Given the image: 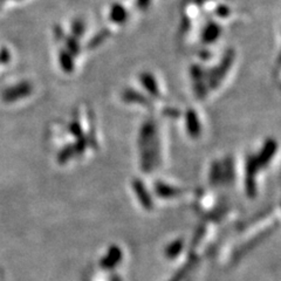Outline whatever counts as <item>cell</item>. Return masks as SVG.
<instances>
[{
  "label": "cell",
  "mask_w": 281,
  "mask_h": 281,
  "mask_svg": "<svg viewBox=\"0 0 281 281\" xmlns=\"http://www.w3.org/2000/svg\"><path fill=\"white\" fill-rule=\"evenodd\" d=\"M53 33H54V38L57 41H64L65 36H66V33L64 31V28H62L61 25H55L54 28H53Z\"/></svg>",
  "instance_id": "cell-12"
},
{
  "label": "cell",
  "mask_w": 281,
  "mask_h": 281,
  "mask_svg": "<svg viewBox=\"0 0 281 281\" xmlns=\"http://www.w3.org/2000/svg\"><path fill=\"white\" fill-rule=\"evenodd\" d=\"M199 57H201L203 60H210L211 59V53L209 50H203L201 51V53H199Z\"/></svg>",
  "instance_id": "cell-15"
},
{
  "label": "cell",
  "mask_w": 281,
  "mask_h": 281,
  "mask_svg": "<svg viewBox=\"0 0 281 281\" xmlns=\"http://www.w3.org/2000/svg\"><path fill=\"white\" fill-rule=\"evenodd\" d=\"M59 64H60V67L65 73H72L74 68H75L74 57L65 48L59 52Z\"/></svg>",
  "instance_id": "cell-7"
},
{
  "label": "cell",
  "mask_w": 281,
  "mask_h": 281,
  "mask_svg": "<svg viewBox=\"0 0 281 281\" xmlns=\"http://www.w3.org/2000/svg\"><path fill=\"white\" fill-rule=\"evenodd\" d=\"M129 13L120 3H114L109 9V20L116 25H123L128 21Z\"/></svg>",
  "instance_id": "cell-4"
},
{
  "label": "cell",
  "mask_w": 281,
  "mask_h": 281,
  "mask_svg": "<svg viewBox=\"0 0 281 281\" xmlns=\"http://www.w3.org/2000/svg\"><path fill=\"white\" fill-rule=\"evenodd\" d=\"M191 29V19L188 16H183L180 21V31L182 33H188Z\"/></svg>",
  "instance_id": "cell-14"
},
{
  "label": "cell",
  "mask_w": 281,
  "mask_h": 281,
  "mask_svg": "<svg viewBox=\"0 0 281 281\" xmlns=\"http://www.w3.org/2000/svg\"><path fill=\"white\" fill-rule=\"evenodd\" d=\"M195 4H197V5H203V4L206 3V2H210V0H192Z\"/></svg>",
  "instance_id": "cell-16"
},
{
  "label": "cell",
  "mask_w": 281,
  "mask_h": 281,
  "mask_svg": "<svg viewBox=\"0 0 281 281\" xmlns=\"http://www.w3.org/2000/svg\"><path fill=\"white\" fill-rule=\"evenodd\" d=\"M139 81L142 82V86L148 90V93H150L153 96L160 95L157 81L153 74L149 72H143L142 74H139Z\"/></svg>",
  "instance_id": "cell-6"
},
{
  "label": "cell",
  "mask_w": 281,
  "mask_h": 281,
  "mask_svg": "<svg viewBox=\"0 0 281 281\" xmlns=\"http://www.w3.org/2000/svg\"><path fill=\"white\" fill-rule=\"evenodd\" d=\"M84 32H86V25H84L83 20L80 19V18L74 19L72 24H70V35L80 39L84 34Z\"/></svg>",
  "instance_id": "cell-10"
},
{
  "label": "cell",
  "mask_w": 281,
  "mask_h": 281,
  "mask_svg": "<svg viewBox=\"0 0 281 281\" xmlns=\"http://www.w3.org/2000/svg\"><path fill=\"white\" fill-rule=\"evenodd\" d=\"M214 14H216L218 18H221V19H225V18L230 17L231 14L230 6L226 5V4H219V5L216 7V10H214Z\"/></svg>",
  "instance_id": "cell-11"
},
{
  "label": "cell",
  "mask_w": 281,
  "mask_h": 281,
  "mask_svg": "<svg viewBox=\"0 0 281 281\" xmlns=\"http://www.w3.org/2000/svg\"><path fill=\"white\" fill-rule=\"evenodd\" d=\"M190 73H191V77L194 80L195 87H196V91H197L198 95H205L206 91V84H204L203 80H204V70L199 65H192L190 68Z\"/></svg>",
  "instance_id": "cell-5"
},
{
  "label": "cell",
  "mask_w": 281,
  "mask_h": 281,
  "mask_svg": "<svg viewBox=\"0 0 281 281\" xmlns=\"http://www.w3.org/2000/svg\"><path fill=\"white\" fill-rule=\"evenodd\" d=\"M2 2H3V0H2Z\"/></svg>",
  "instance_id": "cell-17"
},
{
  "label": "cell",
  "mask_w": 281,
  "mask_h": 281,
  "mask_svg": "<svg viewBox=\"0 0 281 281\" xmlns=\"http://www.w3.org/2000/svg\"><path fill=\"white\" fill-rule=\"evenodd\" d=\"M32 90V86L29 82H23L20 84H18L16 87L9 88V89L5 90L4 93V100L6 101H16L18 99L25 98L27 96Z\"/></svg>",
  "instance_id": "cell-3"
},
{
  "label": "cell",
  "mask_w": 281,
  "mask_h": 281,
  "mask_svg": "<svg viewBox=\"0 0 281 281\" xmlns=\"http://www.w3.org/2000/svg\"><path fill=\"white\" fill-rule=\"evenodd\" d=\"M110 35H112V32H110L108 28H103L101 31L96 33L95 35H93V38L88 41L87 47L89 48V50H95V48L101 46L107 39L110 38Z\"/></svg>",
  "instance_id": "cell-8"
},
{
  "label": "cell",
  "mask_w": 281,
  "mask_h": 281,
  "mask_svg": "<svg viewBox=\"0 0 281 281\" xmlns=\"http://www.w3.org/2000/svg\"><path fill=\"white\" fill-rule=\"evenodd\" d=\"M221 33H223V28H221L220 24H218L217 21H209L202 29L201 41L203 45H212L218 41Z\"/></svg>",
  "instance_id": "cell-2"
},
{
  "label": "cell",
  "mask_w": 281,
  "mask_h": 281,
  "mask_svg": "<svg viewBox=\"0 0 281 281\" xmlns=\"http://www.w3.org/2000/svg\"><path fill=\"white\" fill-rule=\"evenodd\" d=\"M64 42H65V46H66L65 50L69 52V53L72 54L74 58L77 57V55L80 54V52H81L80 39H77V38H75V36H73L70 34H66L65 39H64Z\"/></svg>",
  "instance_id": "cell-9"
},
{
  "label": "cell",
  "mask_w": 281,
  "mask_h": 281,
  "mask_svg": "<svg viewBox=\"0 0 281 281\" xmlns=\"http://www.w3.org/2000/svg\"><path fill=\"white\" fill-rule=\"evenodd\" d=\"M236 60V51L233 48H228L224 52L223 57H221L220 61L218 62L216 67H213L209 72V86L211 88H216L219 86L221 80L226 76L228 70L231 69L232 65Z\"/></svg>",
  "instance_id": "cell-1"
},
{
  "label": "cell",
  "mask_w": 281,
  "mask_h": 281,
  "mask_svg": "<svg viewBox=\"0 0 281 281\" xmlns=\"http://www.w3.org/2000/svg\"><path fill=\"white\" fill-rule=\"evenodd\" d=\"M151 2L153 0H136V7L140 12H147L151 6Z\"/></svg>",
  "instance_id": "cell-13"
}]
</instances>
